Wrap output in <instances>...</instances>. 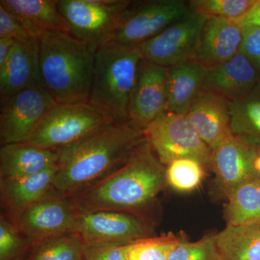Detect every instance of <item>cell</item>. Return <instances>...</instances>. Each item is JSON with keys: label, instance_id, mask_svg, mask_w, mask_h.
<instances>
[{"label": "cell", "instance_id": "6da1fadb", "mask_svg": "<svg viewBox=\"0 0 260 260\" xmlns=\"http://www.w3.org/2000/svg\"><path fill=\"white\" fill-rule=\"evenodd\" d=\"M147 140L131 120L111 121L74 144L56 150L58 169L51 191L73 196L120 169Z\"/></svg>", "mask_w": 260, "mask_h": 260}, {"label": "cell", "instance_id": "7a4b0ae2", "mask_svg": "<svg viewBox=\"0 0 260 260\" xmlns=\"http://www.w3.org/2000/svg\"><path fill=\"white\" fill-rule=\"evenodd\" d=\"M166 174L167 168L147 138L120 169L68 198L79 213L116 211L134 214L153 203L165 187Z\"/></svg>", "mask_w": 260, "mask_h": 260}, {"label": "cell", "instance_id": "3957f363", "mask_svg": "<svg viewBox=\"0 0 260 260\" xmlns=\"http://www.w3.org/2000/svg\"><path fill=\"white\" fill-rule=\"evenodd\" d=\"M39 43L43 84L56 104L88 103L95 51L68 32H48Z\"/></svg>", "mask_w": 260, "mask_h": 260}, {"label": "cell", "instance_id": "277c9868", "mask_svg": "<svg viewBox=\"0 0 260 260\" xmlns=\"http://www.w3.org/2000/svg\"><path fill=\"white\" fill-rule=\"evenodd\" d=\"M143 59L140 46L110 42L99 47L88 104L113 121L129 120L130 98Z\"/></svg>", "mask_w": 260, "mask_h": 260}, {"label": "cell", "instance_id": "5b68a950", "mask_svg": "<svg viewBox=\"0 0 260 260\" xmlns=\"http://www.w3.org/2000/svg\"><path fill=\"white\" fill-rule=\"evenodd\" d=\"M114 121L88 103L57 104L32 133L29 144L56 150L74 144L107 123Z\"/></svg>", "mask_w": 260, "mask_h": 260}, {"label": "cell", "instance_id": "8992f818", "mask_svg": "<svg viewBox=\"0 0 260 260\" xmlns=\"http://www.w3.org/2000/svg\"><path fill=\"white\" fill-rule=\"evenodd\" d=\"M132 1L59 0L58 8L68 22L70 34L96 51L112 42Z\"/></svg>", "mask_w": 260, "mask_h": 260}, {"label": "cell", "instance_id": "52a82bcc", "mask_svg": "<svg viewBox=\"0 0 260 260\" xmlns=\"http://www.w3.org/2000/svg\"><path fill=\"white\" fill-rule=\"evenodd\" d=\"M145 134L160 161L169 165L181 158H193L210 167L211 150L202 140L185 114L165 112L150 123Z\"/></svg>", "mask_w": 260, "mask_h": 260}, {"label": "cell", "instance_id": "ba28073f", "mask_svg": "<svg viewBox=\"0 0 260 260\" xmlns=\"http://www.w3.org/2000/svg\"><path fill=\"white\" fill-rule=\"evenodd\" d=\"M190 11L189 2L183 0L132 1L112 42L121 45H141Z\"/></svg>", "mask_w": 260, "mask_h": 260}, {"label": "cell", "instance_id": "9c48e42d", "mask_svg": "<svg viewBox=\"0 0 260 260\" xmlns=\"http://www.w3.org/2000/svg\"><path fill=\"white\" fill-rule=\"evenodd\" d=\"M152 228L144 218L116 211L79 213L75 234L88 247L129 245L151 237Z\"/></svg>", "mask_w": 260, "mask_h": 260}, {"label": "cell", "instance_id": "30bf717a", "mask_svg": "<svg viewBox=\"0 0 260 260\" xmlns=\"http://www.w3.org/2000/svg\"><path fill=\"white\" fill-rule=\"evenodd\" d=\"M56 102L44 88L25 89L1 99L2 146L28 143L39 123Z\"/></svg>", "mask_w": 260, "mask_h": 260}, {"label": "cell", "instance_id": "8fae6325", "mask_svg": "<svg viewBox=\"0 0 260 260\" xmlns=\"http://www.w3.org/2000/svg\"><path fill=\"white\" fill-rule=\"evenodd\" d=\"M79 213L66 197L50 190L13 220L30 245L51 238L75 234Z\"/></svg>", "mask_w": 260, "mask_h": 260}, {"label": "cell", "instance_id": "7c38bea8", "mask_svg": "<svg viewBox=\"0 0 260 260\" xmlns=\"http://www.w3.org/2000/svg\"><path fill=\"white\" fill-rule=\"evenodd\" d=\"M207 18L191 10L158 35L140 45L143 59L166 68L189 61Z\"/></svg>", "mask_w": 260, "mask_h": 260}, {"label": "cell", "instance_id": "4fadbf2b", "mask_svg": "<svg viewBox=\"0 0 260 260\" xmlns=\"http://www.w3.org/2000/svg\"><path fill=\"white\" fill-rule=\"evenodd\" d=\"M167 68L143 59L129 104V120L146 129L167 108Z\"/></svg>", "mask_w": 260, "mask_h": 260}, {"label": "cell", "instance_id": "5bb4252c", "mask_svg": "<svg viewBox=\"0 0 260 260\" xmlns=\"http://www.w3.org/2000/svg\"><path fill=\"white\" fill-rule=\"evenodd\" d=\"M243 28L234 20L208 18L200 30L189 61L210 69L229 61L240 51Z\"/></svg>", "mask_w": 260, "mask_h": 260}, {"label": "cell", "instance_id": "9a60e30c", "mask_svg": "<svg viewBox=\"0 0 260 260\" xmlns=\"http://www.w3.org/2000/svg\"><path fill=\"white\" fill-rule=\"evenodd\" d=\"M259 155L258 148L233 135L212 149L210 168L227 196L238 186L257 178L254 162Z\"/></svg>", "mask_w": 260, "mask_h": 260}, {"label": "cell", "instance_id": "2e32d148", "mask_svg": "<svg viewBox=\"0 0 260 260\" xmlns=\"http://www.w3.org/2000/svg\"><path fill=\"white\" fill-rule=\"evenodd\" d=\"M44 88L40 72L39 39L16 41L0 70V95L10 96L25 89Z\"/></svg>", "mask_w": 260, "mask_h": 260}, {"label": "cell", "instance_id": "e0dca14e", "mask_svg": "<svg viewBox=\"0 0 260 260\" xmlns=\"http://www.w3.org/2000/svg\"><path fill=\"white\" fill-rule=\"evenodd\" d=\"M259 83L257 70L239 52L223 64L207 70L203 90L234 102L247 96Z\"/></svg>", "mask_w": 260, "mask_h": 260}, {"label": "cell", "instance_id": "ac0fdd59", "mask_svg": "<svg viewBox=\"0 0 260 260\" xmlns=\"http://www.w3.org/2000/svg\"><path fill=\"white\" fill-rule=\"evenodd\" d=\"M185 115L210 150L233 135L230 102L217 94L203 90Z\"/></svg>", "mask_w": 260, "mask_h": 260}, {"label": "cell", "instance_id": "d6986e66", "mask_svg": "<svg viewBox=\"0 0 260 260\" xmlns=\"http://www.w3.org/2000/svg\"><path fill=\"white\" fill-rule=\"evenodd\" d=\"M0 5L18 19L34 39L48 32H70L56 0H1Z\"/></svg>", "mask_w": 260, "mask_h": 260}, {"label": "cell", "instance_id": "ffe728a7", "mask_svg": "<svg viewBox=\"0 0 260 260\" xmlns=\"http://www.w3.org/2000/svg\"><path fill=\"white\" fill-rule=\"evenodd\" d=\"M56 150L34 146L28 143L5 145L0 149V180L34 175L57 165Z\"/></svg>", "mask_w": 260, "mask_h": 260}, {"label": "cell", "instance_id": "44dd1931", "mask_svg": "<svg viewBox=\"0 0 260 260\" xmlns=\"http://www.w3.org/2000/svg\"><path fill=\"white\" fill-rule=\"evenodd\" d=\"M57 169L56 165L34 175L0 180L2 203L11 221L50 191Z\"/></svg>", "mask_w": 260, "mask_h": 260}, {"label": "cell", "instance_id": "7402d4cb", "mask_svg": "<svg viewBox=\"0 0 260 260\" xmlns=\"http://www.w3.org/2000/svg\"><path fill=\"white\" fill-rule=\"evenodd\" d=\"M206 71L191 61L167 68L166 112L186 114L203 90Z\"/></svg>", "mask_w": 260, "mask_h": 260}, {"label": "cell", "instance_id": "603a6c76", "mask_svg": "<svg viewBox=\"0 0 260 260\" xmlns=\"http://www.w3.org/2000/svg\"><path fill=\"white\" fill-rule=\"evenodd\" d=\"M221 260H260V223L227 225L217 234Z\"/></svg>", "mask_w": 260, "mask_h": 260}, {"label": "cell", "instance_id": "cb8c5ba5", "mask_svg": "<svg viewBox=\"0 0 260 260\" xmlns=\"http://www.w3.org/2000/svg\"><path fill=\"white\" fill-rule=\"evenodd\" d=\"M229 102L233 135L258 148L260 145V83L247 96Z\"/></svg>", "mask_w": 260, "mask_h": 260}, {"label": "cell", "instance_id": "d4e9b609", "mask_svg": "<svg viewBox=\"0 0 260 260\" xmlns=\"http://www.w3.org/2000/svg\"><path fill=\"white\" fill-rule=\"evenodd\" d=\"M225 218L232 226L260 223L259 179L246 181L228 195Z\"/></svg>", "mask_w": 260, "mask_h": 260}, {"label": "cell", "instance_id": "484cf974", "mask_svg": "<svg viewBox=\"0 0 260 260\" xmlns=\"http://www.w3.org/2000/svg\"><path fill=\"white\" fill-rule=\"evenodd\" d=\"M20 260H84L83 245L76 234H64L32 244Z\"/></svg>", "mask_w": 260, "mask_h": 260}, {"label": "cell", "instance_id": "4316f807", "mask_svg": "<svg viewBox=\"0 0 260 260\" xmlns=\"http://www.w3.org/2000/svg\"><path fill=\"white\" fill-rule=\"evenodd\" d=\"M205 166L193 158H181L167 167V182L174 190L189 192L200 185L205 177Z\"/></svg>", "mask_w": 260, "mask_h": 260}, {"label": "cell", "instance_id": "83f0119b", "mask_svg": "<svg viewBox=\"0 0 260 260\" xmlns=\"http://www.w3.org/2000/svg\"><path fill=\"white\" fill-rule=\"evenodd\" d=\"M256 0H191L189 2L191 11L207 18H222L240 23Z\"/></svg>", "mask_w": 260, "mask_h": 260}, {"label": "cell", "instance_id": "f1b7e54d", "mask_svg": "<svg viewBox=\"0 0 260 260\" xmlns=\"http://www.w3.org/2000/svg\"><path fill=\"white\" fill-rule=\"evenodd\" d=\"M174 235L150 237L126 246V260H169L171 253L181 242Z\"/></svg>", "mask_w": 260, "mask_h": 260}, {"label": "cell", "instance_id": "f546056e", "mask_svg": "<svg viewBox=\"0 0 260 260\" xmlns=\"http://www.w3.org/2000/svg\"><path fill=\"white\" fill-rule=\"evenodd\" d=\"M169 260H221L217 234L205 236L195 242L181 240L171 253Z\"/></svg>", "mask_w": 260, "mask_h": 260}, {"label": "cell", "instance_id": "4dcf8cb0", "mask_svg": "<svg viewBox=\"0 0 260 260\" xmlns=\"http://www.w3.org/2000/svg\"><path fill=\"white\" fill-rule=\"evenodd\" d=\"M30 244L13 221L0 218V260H16L23 255Z\"/></svg>", "mask_w": 260, "mask_h": 260}, {"label": "cell", "instance_id": "1f68e13d", "mask_svg": "<svg viewBox=\"0 0 260 260\" xmlns=\"http://www.w3.org/2000/svg\"><path fill=\"white\" fill-rule=\"evenodd\" d=\"M240 51L260 75V27L244 26Z\"/></svg>", "mask_w": 260, "mask_h": 260}, {"label": "cell", "instance_id": "d6a6232c", "mask_svg": "<svg viewBox=\"0 0 260 260\" xmlns=\"http://www.w3.org/2000/svg\"><path fill=\"white\" fill-rule=\"evenodd\" d=\"M0 39L25 42L31 37L18 19L0 5Z\"/></svg>", "mask_w": 260, "mask_h": 260}, {"label": "cell", "instance_id": "836d02e7", "mask_svg": "<svg viewBox=\"0 0 260 260\" xmlns=\"http://www.w3.org/2000/svg\"><path fill=\"white\" fill-rule=\"evenodd\" d=\"M126 246L104 247L83 246L84 260H126Z\"/></svg>", "mask_w": 260, "mask_h": 260}, {"label": "cell", "instance_id": "e575fe53", "mask_svg": "<svg viewBox=\"0 0 260 260\" xmlns=\"http://www.w3.org/2000/svg\"><path fill=\"white\" fill-rule=\"evenodd\" d=\"M239 25L242 27H260V0H256V3L246 16L241 20Z\"/></svg>", "mask_w": 260, "mask_h": 260}, {"label": "cell", "instance_id": "d590c367", "mask_svg": "<svg viewBox=\"0 0 260 260\" xmlns=\"http://www.w3.org/2000/svg\"><path fill=\"white\" fill-rule=\"evenodd\" d=\"M15 42L16 41L13 39H0V70H3L6 64Z\"/></svg>", "mask_w": 260, "mask_h": 260}, {"label": "cell", "instance_id": "8d00e7d4", "mask_svg": "<svg viewBox=\"0 0 260 260\" xmlns=\"http://www.w3.org/2000/svg\"><path fill=\"white\" fill-rule=\"evenodd\" d=\"M254 167H255L256 172L260 176V155L256 159L255 162H254Z\"/></svg>", "mask_w": 260, "mask_h": 260}, {"label": "cell", "instance_id": "74e56055", "mask_svg": "<svg viewBox=\"0 0 260 260\" xmlns=\"http://www.w3.org/2000/svg\"><path fill=\"white\" fill-rule=\"evenodd\" d=\"M21 257H22V256H21ZM21 257H20V258H19V259H16V260H20V259H21Z\"/></svg>", "mask_w": 260, "mask_h": 260}]
</instances>
